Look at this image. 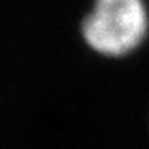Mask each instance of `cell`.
<instances>
[{
  "instance_id": "obj_1",
  "label": "cell",
  "mask_w": 149,
  "mask_h": 149,
  "mask_svg": "<svg viewBox=\"0 0 149 149\" xmlns=\"http://www.w3.org/2000/svg\"><path fill=\"white\" fill-rule=\"evenodd\" d=\"M149 35L145 0H91L79 22V37L94 55L123 59L135 53Z\"/></svg>"
}]
</instances>
